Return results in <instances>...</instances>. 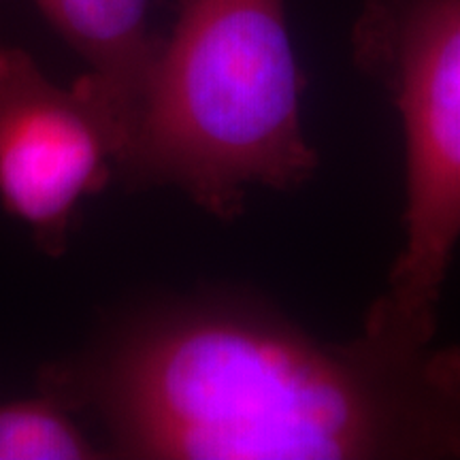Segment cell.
Returning <instances> with one entry per match:
<instances>
[{"label": "cell", "mask_w": 460, "mask_h": 460, "mask_svg": "<svg viewBox=\"0 0 460 460\" xmlns=\"http://www.w3.org/2000/svg\"><path fill=\"white\" fill-rule=\"evenodd\" d=\"M352 58L405 137V239L365 324L430 343L460 243V0H362Z\"/></svg>", "instance_id": "cell-3"}, {"label": "cell", "mask_w": 460, "mask_h": 460, "mask_svg": "<svg viewBox=\"0 0 460 460\" xmlns=\"http://www.w3.org/2000/svg\"><path fill=\"white\" fill-rule=\"evenodd\" d=\"M128 146L118 107L90 73L51 82L31 54L0 48V203L51 258L84 199L107 188Z\"/></svg>", "instance_id": "cell-4"}, {"label": "cell", "mask_w": 460, "mask_h": 460, "mask_svg": "<svg viewBox=\"0 0 460 460\" xmlns=\"http://www.w3.org/2000/svg\"><path fill=\"white\" fill-rule=\"evenodd\" d=\"M56 394L0 405V460H94L99 447Z\"/></svg>", "instance_id": "cell-6"}, {"label": "cell", "mask_w": 460, "mask_h": 460, "mask_svg": "<svg viewBox=\"0 0 460 460\" xmlns=\"http://www.w3.org/2000/svg\"><path fill=\"white\" fill-rule=\"evenodd\" d=\"M41 388L124 458L460 460L458 345L326 341L250 296L160 303Z\"/></svg>", "instance_id": "cell-1"}, {"label": "cell", "mask_w": 460, "mask_h": 460, "mask_svg": "<svg viewBox=\"0 0 460 460\" xmlns=\"http://www.w3.org/2000/svg\"><path fill=\"white\" fill-rule=\"evenodd\" d=\"M60 37L88 62L118 107L128 143L163 39L149 31V0H34Z\"/></svg>", "instance_id": "cell-5"}, {"label": "cell", "mask_w": 460, "mask_h": 460, "mask_svg": "<svg viewBox=\"0 0 460 460\" xmlns=\"http://www.w3.org/2000/svg\"><path fill=\"white\" fill-rule=\"evenodd\" d=\"M303 88L284 0H181L119 175L181 190L222 222L243 214L252 188H303L320 166Z\"/></svg>", "instance_id": "cell-2"}]
</instances>
